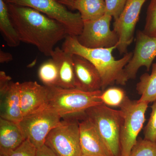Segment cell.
<instances>
[{"mask_svg": "<svg viewBox=\"0 0 156 156\" xmlns=\"http://www.w3.org/2000/svg\"><path fill=\"white\" fill-rule=\"evenodd\" d=\"M148 104L132 100L126 96L119 107L123 115L120 133L121 156H129L146 121Z\"/></svg>", "mask_w": 156, "mask_h": 156, "instance_id": "cell-6", "label": "cell"}, {"mask_svg": "<svg viewBox=\"0 0 156 156\" xmlns=\"http://www.w3.org/2000/svg\"><path fill=\"white\" fill-rule=\"evenodd\" d=\"M37 149L26 140L22 144L7 156H37Z\"/></svg>", "mask_w": 156, "mask_h": 156, "instance_id": "cell-27", "label": "cell"}, {"mask_svg": "<svg viewBox=\"0 0 156 156\" xmlns=\"http://www.w3.org/2000/svg\"><path fill=\"white\" fill-rule=\"evenodd\" d=\"M82 115L63 117L48 134L45 144L56 156H82L80 134Z\"/></svg>", "mask_w": 156, "mask_h": 156, "instance_id": "cell-5", "label": "cell"}, {"mask_svg": "<svg viewBox=\"0 0 156 156\" xmlns=\"http://www.w3.org/2000/svg\"><path fill=\"white\" fill-rule=\"evenodd\" d=\"M38 75L44 86L49 87L58 86V66L52 58L41 65L38 71Z\"/></svg>", "mask_w": 156, "mask_h": 156, "instance_id": "cell-21", "label": "cell"}, {"mask_svg": "<svg viewBox=\"0 0 156 156\" xmlns=\"http://www.w3.org/2000/svg\"><path fill=\"white\" fill-rule=\"evenodd\" d=\"M112 18L105 14L96 20L83 22L82 33L76 37L78 42L82 46L92 49L117 46L119 37L110 28Z\"/></svg>", "mask_w": 156, "mask_h": 156, "instance_id": "cell-9", "label": "cell"}, {"mask_svg": "<svg viewBox=\"0 0 156 156\" xmlns=\"http://www.w3.org/2000/svg\"><path fill=\"white\" fill-rule=\"evenodd\" d=\"M100 134L110 156H121L120 133L122 112L101 104L90 108L84 112Z\"/></svg>", "mask_w": 156, "mask_h": 156, "instance_id": "cell-4", "label": "cell"}, {"mask_svg": "<svg viewBox=\"0 0 156 156\" xmlns=\"http://www.w3.org/2000/svg\"><path fill=\"white\" fill-rule=\"evenodd\" d=\"M37 156H56L55 153L47 145H43L37 149Z\"/></svg>", "mask_w": 156, "mask_h": 156, "instance_id": "cell-29", "label": "cell"}, {"mask_svg": "<svg viewBox=\"0 0 156 156\" xmlns=\"http://www.w3.org/2000/svg\"><path fill=\"white\" fill-rule=\"evenodd\" d=\"M57 1L62 5H64L71 10H73L74 4L76 0H57Z\"/></svg>", "mask_w": 156, "mask_h": 156, "instance_id": "cell-31", "label": "cell"}, {"mask_svg": "<svg viewBox=\"0 0 156 156\" xmlns=\"http://www.w3.org/2000/svg\"><path fill=\"white\" fill-rule=\"evenodd\" d=\"M62 117L48 108L23 117L18 124L26 140L37 149L45 144L50 131L61 122Z\"/></svg>", "mask_w": 156, "mask_h": 156, "instance_id": "cell-8", "label": "cell"}, {"mask_svg": "<svg viewBox=\"0 0 156 156\" xmlns=\"http://www.w3.org/2000/svg\"><path fill=\"white\" fill-rule=\"evenodd\" d=\"M20 89V83L12 81L8 90L1 95V118L17 124L23 118Z\"/></svg>", "mask_w": 156, "mask_h": 156, "instance_id": "cell-15", "label": "cell"}, {"mask_svg": "<svg viewBox=\"0 0 156 156\" xmlns=\"http://www.w3.org/2000/svg\"><path fill=\"white\" fill-rule=\"evenodd\" d=\"M75 88L86 91L101 90L102 80L96 67L86 58L73 55Z\"/></svg>", "mask_w": 156, "mask_h": 156, "instance_id": "cell-13", "label": "cell"}, {"mask_svg": "<svg viewBox=\"0 0 156 156\" xmlns=\"http://www.w3.org/2000/svg\"><path fill=\"white\" fill-rule=\"evenodd\" d=\"M13 59V55L11 53L0 50V62L1 63H8Z\"/></svg>", "mask_w": 156, "mask_h": 156, "instance_id": "cell-30", "label": "cell"}, {"mask_svg": "<svg viewBox=\"0 0 156 156\" xmlns=\"http://www.w3.org/2000/svg\"><path fill=\"white\" fill-rule=\"evenodd\" d=\"M143 31L150 36L156 37V0H151L147 11L145 24Z\"/></svg>", "mask_w": 156, "mask_h": 156, "instance_id": "cell-24", "label": "cell"}, {"mask_svg": "<svg viewBox=\"0 0 156 156\" xmlns=\"http://www.w3.org/2000/svg\"><path fill=\"white\" fill-rule=\"evenodd\" d=\"M7 4L29 7L40 11L64 26L70 36L80 35L83 22L79 12L74 13L57 0H4Z\"/></svg>", "mask_w": 156, "mask_h": 156, "instance_id": "cell-7", "label": "cell"}, {"mask_svg": "<svg viewBox=\"0 0 156 156\" xmlns=\"http://www.w3.org/2000/svg\"><path fill=\"white\" fill-rule=\"evenodd\" d=\"M11 78L5 72H0V94L3 95L9 89L11 85Z\"/></svg>", "mask_w": 156, "mask_h": 156, "instance_id": "cell-28", "label": "cell"}, {"mask_svg": "<svg viewBox=\"0 0 156 156\" xmlns=\"http://www.w3.org/2000/svg\"><path fill=\"white\" fill-rule=\"evenodd\" d=\"M73 55L59 47L55 48L51 57L57 64L58 71L57 87L65 89L75 88Z\"/></svg>", "mask_w": 156, "mask_h": 156, "instance_id": "cell-17", "label": "cell"}, {"mask_svg": "<svg viewBox=\"0 0 156 156\" xmlns=\"http://www.w3.org/2000/svg\"><path fill=\"white\" fill-rule=\"evenodd\" d=\"M117 46L110 48H89L82 46L76 37L68 35L62 45V50L86 58L96 67L102 80L101 91L115 83L125 86L128 82L124 68L132 57V52L126 53L122 58L116 59L112 52Z\"/></svg>", "mask_w": 156, "mask_h": 156, "instance_id": "cell-2", "label": "cell"}, {"mask_svg": "<svg viewBox=\"0 0 156 156\" xmlns=\"http://www.w3.org/2000/svg\"><path fill=\"white\" fill-rule=\"evenodd\" d=\"M11 21L20 41L35 46L51 57L55 45L68 34L60 23L29 7L7 4Z\"/></svg>", "mask_w": 156, "mask_h": 156, "instance_id": "cell-1", "label": "cell"}, {"mask_svg": "<svg viewBox=\"0 0 156 156\" xmlns=\"http://www.w3.org/2000/svg\"><path fill=\"white\" fill-rule=\"evenodd\" d=\"M73 10L79 11L83 22L93 21L105 14L106 5L105 0H76Z\"/></svg>", "mask_w": 156, "mask_h": 156, "instance_id": "cell-18", "label": "cell"}, {"mask_svg": "<svg viewBox=\"0 0 156 156\" xmlns=\"http://www.w3.org/2000/svg\"><path fill=\"white\" fill-rule=\"evenodd\" d=\"M106 5L105 14L118 19L124 10L128 0H105Z\"/></svg>", "mask_w": 156, "mask_h": 156, "instance_id": "cell-26", "label": "cell"}, {"mask_svg": "<svg viewBox=\"0 0 156 156\" xmlns=\"http://www.w3.org/2000/svg\"><path fill=\"white\" fill-rule=\"evenodd\" d=\"M48 87L49 93L47 108L56 112L62 118L83 114L90 108L103 103L100 97L101 90L86 92L76 88Z\"/></svg>", "mask_w": 156, "mask_h": 156, "instance_id": "cell-3", "label": "cell"}, {"mask_svg": "<svg viewBox=\"0 0 156 156\" xmlns=\"http://www.w3.org/2000/svg\"><path fill=\"white\" fill-rule=\"evenodd\" d=\"M136 90L140 95L138 101L149 104L156 100V62L152 65L151 74L145 73L140 76Z\"/></svg>", "mask_w": 156, "mask_h": 156, "instance_id": "cell-20", "label": "cell"}, {"mask_svg": "<svg viewBox=\"0 0 156 156\" xmlns=\"http://www.w3.org/2000/svg\"><path fill=\"white\" fill-rule=\"evenodd\" d=\"M126 96L123 89L113 87L102 91L100 97L104 104L108 106L119 107Z\"/></svg>", "mask_w": 156, "mask_h": 156, "instance_id": "cell-22", "label": "cell"}, {"mask_svg": "<svg viewBox=\"0 0 156 156\" xmlns=\"http://www.w3.org/2000/svg\"><path fill=\"white\" fill-rule=\"evenodd\" d=\"M20 106L23 117L47 108L49 90L37 82L20 83Z\"/></svg>", "mask_w": 156, "mask_h": 156, "instance_id": "cell-12", "label": "cell"}, {"mask_svg": "<svg viewBox=\"0 0 156 156\" xmlns=\"http://www.w3.org/2000/svg\"><path fill=\"white\" fill-rule=\"evenodd\" d=\"M156 57V37L146 34L138 30L134 53L130 61L124 68L128 80L134 79L140 68L145 66L148 71Z\"/></svg>", "mask_w": 156, "mask_h": 156, "instance_id": "cell-11", "label": "cell"}, {"mask_svg": "<svg viewBox=\"0 0 156 156\" xmlns=\"http://www.w3.org/2000/svg\"><path fill=\"white\" fill-rule=\"evenodd\" d=\"M25 140L18 124L0 118V155L8 156Z\"/></svg>", "mask_w": 156, "mask_h": 156, "instance_id": "cell-16", "label": "cell"}, {"mask_svg": "<svg viewBox=\"0 0 156 156\" xmlns=\"http://www.w3.org/2000/svg\"><path fill=\"white\" fill-rule=\"evenodd\" d=\"M129 156H156V142L139 137Z\"/></svg>", "mask_w": 156, "mask_h": 156, "instance_id": "cell-23", "label": "cell"}, {"mask_svg": "<svg viewBox=\"0 0 156 156\" xmlns=\"http://www.w3.org/2000/svg\"><path fill=\"white\" fill-rule=\"evenodd\" d=\"M0 31L9 47L15 48L20 44L21 41L11 21L8 5L4 0H0Z\"/></svg>", "mask_w": 156, "mask_h": 156, "instance_id": "cell-19", "label": "cell"}, {"mask_svg": "<svg viewBox=\"0 0 156 156\" xmlns=\"http://www.w3.org/2000/svg\"><path fill=\"white\" fill-rule=\"evenodd\" d=\"M80 134L82 156H110L97 129L84 113L80 119Z\"/></svg>", "mask_w": 156, "mask_h": 156, "instance_id": "cell-14", "label": "cell"}, {"mask_svg": "<svg viewBox=\"0 0 156 156\" xmlns=\"http://www.w3.org/2000/svg\"><path fill=\"white\" fill-rule=\"evenodd\" d=\"M146 0H128L122 12L115 20L113 30L119 37L116 49L120 54L127 53L134 40V31L141 9Z\"/></svg>", "mask_w": 156, "mask_h": 156, "instance_id": "cell-10", "label": "cell"}, {"mask_svg": "<svg viewBox=\"0 0 156 156\" xmlns=\"http://www.w3.org/2000/svg\"><path fill=\"white\" fill-rule=\"evenodd\" d=\"M0 156H3L2 155H0Z\"/></svg>", "mask_w": 156, "mask_h": 156, "instance_id": "cell-32", "label": "cell"}, {"mask_svg": "<svg viewBox=\"0 0 156 156\" xmlns=\"http://www.w3.org/2000/svg\"><path fill=\"white\" fill-rule=\"evenodd\" d=\"M151 108L150 117L144 130V139L156 142V100Z\"/></svg>", "mask_w": 156, "mask_h": 156, "instance_id": "cell-25", "label": "cell"}]
</instances>
